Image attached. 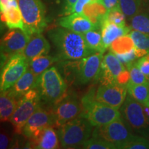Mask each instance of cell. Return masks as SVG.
Returning a JSON list of instances; mask_svg holds the SVG:
<instances>
[{
	"label": "cell",
	"mask_w": 149,
	"mask_h": 149,
	"mask_svg": "<svg viewBox=\"0 0 149 149\" xmlns=\"http://www.w3.org/2000/svg\"><path fill=\"white\" fill-rule=\"evenodd\" d=\"M48 35L57 50L59 59L78 60L96 53L89 47L81 33L61 27L51 30Z\"/></svg>",
	"instance_id": "cell-1"
},
{
	"label": "cell",
	"mask_w": 149,
	"mask_h": 149,
	"mask_svg": "<svg viewBox=\"0 0 149 149\" xmlns=\"http://www.w3.org/2000/svg\"><path fill=\"white\" fill-rule=\"evenodd\" d=\"M81 103V113L79 117L87 119L93 126L107 125L122 117L118 109L96 100L93 91L84 97Z\"/></svg>",
	"instance_id": "cell-2"
},
{
	"label": "cell",
	"mask_w": 149,
	"mask_h": 149,
	"mask_svg": "<svg viewBox=\"0 0 149 149\" xmlns=\"http://www.w3.org/2000/svg\"><path fill=\"white\" fill-rule=\"evenodd\" d=\"M67 86L60 72L56 67L51 66L39 77L36 88L43 100L56 105L66 97Z\"/></svg>",
	"instance_id": "cell-3"
},
{
	"label": "cell",
	"mask_w": 149,
	"mask_h": 149,
	"mask_svg": "<svg viewBox=\"0 0 149 149\" xmlns=\"http://www.w3.org/2000/svg\"><path fill=\"white\" fill-rule=\"evenodd\" d=\"M93 125L84 117H78L59 126L58 135L64 148H74L82 146L93 133Z\"/></svg>",
	"instance_id": "cell-4"
},
{
	"label": "cell",
	"mask_w": 149,
	"mask_h": 149,
	"mask_svg": "<svg viewBox=\"0 0 149 149\" xmlns=\"http://www.w3.org/2000/svg\"><path fill=\"white\" fill-rule=\"evenodd\" d=\"M25 26V32L30 36L42 33L47 23L46 9L42 0H17Z\"/></svg>",
	"instance_id": "cell-5"
},
{
	"label": "cell",
	"mask_w": 149,
	"mask_h": 149,
	"mask_svg": "<svg viewBox=\"0 0 149 149\" xmlns=\"http://www.w3.org/2000/svg\"><path fill=\"white\" fill-rule=\"evenodd\" d=\"M41 99L37 88L28 91L19 98L17 107L9 121L13 126L16 133H22V129L28 120L40 107Z\"/></svg>",
	"instance_id": "cell-6"
},
{
	"label": "cell",
	"mask_w": 149,
	"mask_h": 149,
	"mask_svg": "<svg viewBox=\"0 0 149 149\" xmlns=\"http://www.w3.org/2000/svg\"><path fill=\"white\" fill-rule=\"evenodd\" d=\"M121 115L128 127L144 133L149 126V117L146 107L128 95L120 108Z\"/></svg>",
	"instance_id": "cell-7"
},
{
	"label": "cell",
	"mask_w": 149,
	"mask_h": 149,
	"mask_svg": "<svg viewBox=\"0 0 149 149\" xmlns=\"http://www.w3.org/2000/svg\"><path fill=\"white\" fill-rule=\"evenodd\" d=\"M133 136L124 124L122 117L107 125L95 126L92 133V137L103 139L113 143L117 148L120 145L133 137Z\"/></svg>",
	"instance_id": "cell-8"
},
{
	"label": "cell",
	"mask_w": 149,
	"mask_h": 149,
	"mask_svg": "<svg viewBox=\"0 0 149 149\" xmlns=\"http://www.w3.org/2000/svg\"><path fill=\"white\" fill-rule=\"evenodd\" d=\"M28 68L29 61L22 53L15 55L8 58L1 70L0 81L1 91L10 88Z\"/></svg>",
	"instance_id": "cell-9"
},
{
	"label": "cell",
	"mask_w": 149,
	"mask_h": 149,
	"mask_svg": "<svg viewBox=\"0 0 149 149\" xmlns=\"http://www.w3.org/2000/svg\"><path fill=\"white\" fill-rule=\"evenodd\" d=\"M28 35L23 30L10 29L1 39V57L8 60L15 55L22 54L30 40Z\"/></svg>",
	"instance_id": "cell-10"
},
{
	"label": "cell",
	"mask_w": 149,
	"mask_h": 149,
	"mask_svg": "<svg viewBox=\"0 0 149 149\" xmlns=\"http://www.w3.org/2000/svg\"><path fill=\"white\" fill-rule=\"evenodd\" d=\"M127 86L114 84H101L95 92L98 102L119 109L123 105L127 96Z\"/></svg>",
	"instance_id": "cell-11"
},
{
	"label": "cell",
	"mask_w": 149,
	"mask_h": 149,
	"mask_svg": "<svg viewBox=\"0 0 149 149\" xmlns=\"http://www.w3.org/2000/svg\"><path fill=\"white\" fill-rule=\"evenodd\" d=\"M103 57V53H96L79 59L76 84H86L99 79Z\"/></svg>",
	"instance_id": "cell-12"
},
{
	"label": "cell",
	"mask_w": 149,
	"mask_h": 149,
	"mask_svg": "<svg viewBox=\"0 0 149 149\" xmlns=\"http://www.w3.org/2000/svg\"><path fill=\"white\" fill-rule=\"evenodd\" d=\"M55 126H60L68 121L80 116L81 103L73 95H66L64 99L55 105L54 109Z\"/></svg>",
	"instance_id": "cell-13"
},
{
	"label": "cell",
	"mask_w": 149,
	"mask_h": 149,
	"mask_svg": "<svg viewBox=\"0 0 149 149\" xmlns=\"http://www.w3.org/2000/svg\"><path fill=\"white\" fill-rule=\"evenodd\" d=\"M55 126L54 111L40 107L28 120L22 129V135L31 139L47 126Z\"/></svg>",
	"instance_id": "cell-14"
},
{
	"label": "cell",
	"mask_w": 149,
	"mask_h": 149,
	"mask_svg": "<svg viewBox=\"0 0 149 149\" xmlns=\"http://www.w3.org/2000/svg\"><path fill=\"white\" fill-rule=\"evenodd\" d=\"M126 70L117 55L111 52L103 57L99 79L102 84L117 83L120 76Z\"/></svg>",
	"instance_id": "cell-15"
},
{
	"label": "cell",
	"mask_w": 149,
	"mask_h": 149,
	"mask_svg": "<svg viewBox=\"0 0 149 149\" xmlns=\"http://www.w3.org/2000/svg\"><path fill=\"white\" fill-rule=\"evenodd\" d=\"M58 24L61 27L81 34L91 30L98 29L83 13H74L62 17L58 20Z\"/></svg>",
	"instance_id": "cell-16"
},
{
	"label": "cell",
	"mask_w": 149,
	"mask_h": 149,
	"mask_svg": "<svg viewBox=\"0 0 149 149\" xmlns=\"http://www.w3.org/2000/svg\"><path fill=\"white\" fill-rule=\"evenodd\" d=\"M50 50L51 45L42 33H35L30 37L22 54L29 62L38 56L48 55Z\"/></svg>",
	"instance_id": "cell-17"
},
{
	"label": "cell",
	"mask_w": 149,
	"mask_h": 149,
	"mask_svg": "<svg viewBox=\"0 0 149 149\" xmlns=\"http://www.w3.org/2000/svg\"><path fill=\"white\" fill-rule=\"evenodd\" d=\"M31 146L37 149L59 148V135L52 126L43 128L35 137L31 138Z\"/></svg>",
	"instance_id": "cell-18"
},
{
	"label": "cell",
	"mask_w": 149,
	"mask_h": 149,
	"mask_svg": "<svg viewBox=\"0 0 149 149\" xmlns=\"http://www.w3.org/2000/svg\"><path fill=\"white\" fill-rule=\"evenodd\" d=\"M82 13L100 30L108 10L102 0H91L84 6Z\"/></svg>",
	"instance_id": "cell-19"
},
{
	"label": "cell",
	"mask_w": 149,
	"mask_h": 149,
	"mask_svg": "<svg viewBox=\"0 0 149 149\" xmlns=\"http://www.w3.org/2000/svg\"><path fill=\"white\" fill-rule=\"evenodd\" d=\"M131 29V28L126 26H121L107 20H104L100 30L105 48L107 49L116 39L123 35L128 34Z\"/></svg>",
	"instance_id": "cell-20"
},
{
	"label": "cell",
	"mask_w": 149,
	"mask_h": 149,
	"mask_svg": "<svg viewBox=\"0 0 149 149\" xmlns=\"http://www.w3.org/2000/svg\"><path fill=\"white\" fill-rule=\"evenodd\" d=\"M39 77L35 75L30 68H28L23 75L15 84L9 88L16 97L19 99L31 89L36 88Z\"/></svg>",
	"instance_id": "cell-21"
},
{
	"label": "cell",
	"mask_w": 149,
	"mask_h": 149,
	"mask_svg": "<svg viewBox=\"0 0 149 149\" xmlns=\"http://www.w3.org/2000/svg\"><path fill=\"white\" fill-rule=\"evenodd\" d=\"M19 99L16 97L9 89L1 91L0 95V118L1 122H8L17 107Z\"/></svg>",
	"instance_id": "cell-22"
},
{
	"label": "cell",
	"mask_w": 149,
	"mask_h": 149,
	"mask_svg": "<svg viewBox=\"0 0 149 149\" xmlns=\"http://www.w3.org/2000/svg\"><path fill=\"white\" fill-rule=\"evenodd\" d=\"M1 20L9 29H19L25 31L23 17L19 6L6 7L1 10Z\"/></svg>",
	"instance_id": "cell-23"
},
{
	"label": "cell",
	"mask_w": 149,
	"mask_h": 149,
	"mask_svg": "<svg viewBox=\"0 0 149 149\" xmlns=\"http://www.w3.org/2000/svg\"><path fill=\"white\" fill-rule=\"evenodd\" d=\"M135 44V51L137 58L149 53V35L133 30L129 33Z\"/></svg>",
	"instance_id": "cell-24"
},
{
	"label": "cell",
	"mask_w": 149,
	"mask_h": 149,
	"mask_svg": "<svg viewBox=\"0 0 149 149\" xmlns=\"http://www.w3.org/2000/svg\"><path fill=\"white\" fill-rule=\"evenodd\" d=\"M59 59L57 57H53L48 55L38 56L29 62V68L37 77H40L45 70L51 68L54 62Z\"/></svg>",
	"instance_id": "cell-25"
},
{
	"label": "cell",
	"mask_w": 149,
	"mask_h": 149,
	"mask_svg": "<svg viewBox=\"0 0 149 149\" xmlns=\"http://www.w3.org/2000/svg\"><path fill=\"white\" fill-rule=\"evenodd\" d=\"M128 93L133 99L140 102L144 107L148 105L149 99V84H135L128 81L127 84Z\"/></svg>",
	"instance_id": "cell-26"
},
{
	"label": "cell",
	"mask_w": 149,
	"mask_h": 149,
	"mask_svg": "<svg viewBox=\"0 0 149 149\" xmlns=\"http://www.w3.org/2000/svg\"><path fill=\"white\" fill-rule=\"evenodd\" d=\"M86 42L89 47L95 53H104L107 48L104 46L101 30L94 29L83 33Z\"/></svg>",
	"instance_id": "cell-27"
},
{
	"label": "cell",
	"mask_w": 149,
	"mask_h": 149,
	"mask_svg": "<svg viewBox=\"0 0 149 149\" xmlns=\"http://www.w3.org/2000/svg\"><path fill=\"white\" fill-rule=\"evenodd\" d=\"M110 51L112 53L117 54H123L129 52L135 48V44L129 33L123 35L116 39L109 46Z\"/></svg>",
	"instance_id": "cell-28"
},
{
	"label": "cell",
	"mask_w": 149,
	"mask_h": 149,
	"mask_svg": "<svg viewBox=\"0 0 149 149\" xmlns=\"http://www.w3.org/2000/svg\"><path fill=\"white\" fill-rule=\"evenodd\" d=\"M130 28L149 35V13L139 12L130 19Z\"/></svg>",
	"instance_id": "cell-29"
},
{
	"label": "cell",
	"mask_w": 149,
	"mask_h": 149,
	"mask_svg": "<svg viewBox=\"0 0 149 149\" xmlns=\"http://www.w3.org/2000/svg\"><path fill=\"white\" fill-rule=\"evenodd\" d=\"M126 68L130 74L129 82L135 84H149V76L146 75L141 71L135 61L126 65Z\"/></svg>",
	"instance_id": "cell-30"
},
{
	"label": "cell",
	"mask_w": 149,
	"mask_h": 149,
	"mask_svg": "<svg viewBox=\"0 0 149 149\" xmlns=\"http://www.w3.org/2000/svg\"><path fill=\"white\" fill-rule=\"evenodd\" d=\"M121 10L130 19L140 10L141 0H119Z\"/></svg>",
	"instance_id": "cell-31"
},
{
	"label": "cell",
	"mask_w": 149,
	"mask_h": 149,
	"mask_svg": "<svg viewBox=\"0 0 149 149\" xmlns=\"http://www.w3.org/2000/svg\"><path fill=\"white\" fill-rule=\"evenodd\" d=\"M82 148L86 149H117L116 146L113 143L103 139L92 137L89 138L81 146Z\"/></svg>",
	"instance_id": "cell-32"
},
{
	"label": "cell",
	"mask_w": 149,
	"mask_h": 149,
	"mask_svg": "<svg viewBox=\"0 0 149 149\" xmlns=\"http://www.w3.org/2000/svg\"><path fill=\"white\" fill-rule=\"evenodd\" d=\"M120 149H148L149 141L144 137L134 135L133 137L118 146Z\"/></svg>",
	"instance_id": "cell-33"
},
{
	"label": "cell",
	"mask_w": 149,
	"mask_h": 149,
	"mask_svg": "<svg viewBox=\"0 0 149 149\" xmlns=\"http://www.w3.org/2000/svg\"><path fill=\"white\" fill-rule=\"evenodd\" d=\"M126 15L121 10L120 7L108 10L104 20L117 24L121 26H126Z\"/></svg>",
	"instance_id": "cell-34"
},
{
	"label": "cell",
	"mask_w": 149,
	"mask_h": 149,
	"mask_svg": "<svg viewBox=\"0 0 149 149\" xmlns=\"http://www.w3.org/2000/svg\"><path fill=\"white\" fill-rule=\"evenodd\" d=\"M116 55L117 57H118V59H120L121 62H122L123 64H125L126 66L134 62L135 59L137 58L135 54V48L132 50V51L127 52V53H126L117 54Z\"/></svg>",
	"instance_id": "cell-35"
},
{
	"label": "cell",
	"mask_w": 149,
	"mask_h": 149,
	"mask_svg": "<svg viewBox=\"0 0 149 149\" xmlns=\"http://www.w3.org/2000/svg\"><path fill=\"white\" fill-rule=\"evenodd\" d=\"M11 142V138L8 133L5 132V130H1L0 135V148L6 149L10 147Z\"/></svg>",
	"instance_id": "cell-36"
},
{
	"label": "cell",
	"mask_w": 149,
	"mask_h": 149,
	"mask_svg": "<svg viewBox=\"0 0 149 149\" xmlns=\"http://www.w3.org/2000/svg\"><path fill=\"white\" fill-rule=\"evenodd\" d=\"M136 64L141 72L147 76H149V60L146 57H142L136 61Z\"/></svg>",
	"instance_id": "cell-37"
},
{
	"label": "cell",
	"mask_w": 149,
	"mask_h": 149,
	"mask_svg": "<svg viewBox=\"0 0 149 149\" xmlns=\"http://www.w3.org/2000/svg\"><path fill=\"white\" fill-rule=\"evenodd\" d=\"M90 1L91 0H77V2L74 3L70 10L68 15L74 13H82L84 6Z\"/></svg>",
	"instance_id": "cell-38"
},
{
	"label": "cell",
	"mask_w": 149,
	"mask_h": 149,
	"mask_svg": "<svg viewBox=\"0 0 149 149\" xmlns=\"http://www.w3.org/2000/svg\"><path fill=\"white\" fill-rule=\"evenodd\" d=\"M102 1H103L104 4L105 5L108 10H111L120 7L119 0H102Z\"/></svg>",
	"instance_id": "cell-39"
},
{
	"label": "cell",
	"mask_w": 149,
	"mask_h": 149,
	"mask_svg": "<svg viewBox=\"0 0 149 149\" xmlns=\"http://www.w3.org/2000/svg\"><path fill=\"white\" fill-rule=\"evenodd\" d=\"M77 0H64L65 7H64V15H68L69 14V11L73 5L77 2Z\"/></svg>",
	"instance_id": "cell-40"
},
{
	"label": "cell",
	"mask_w": 149,
	"mask_h": 149,
	"mask_svg": "<svg viewBox=\"0 0 149 149\" xmlns=\"http://www.w3.org/2000/svg\"><path fill=\"white\" fill-rule=\"evenodd\" d=\"M8 1L9 0H0V8H1V10H3L6 8Z\"/></svg>",
	"instance_id": "cell-41"
},
{
	"label": "cell",
	"mask_w": 149,
	"mask_h": 149,
	"mask_svg": "<svg viewBox=\"0 0 149 149\" xmlns=\"http://www.w3.org/2000/svg\"><path fill=\"white\" fill-rule=\"evenodd\" d=\"M148 107H149V99H148Z\"/></svg>",
	"instance_id": "cell-42"
}]
</instances>
